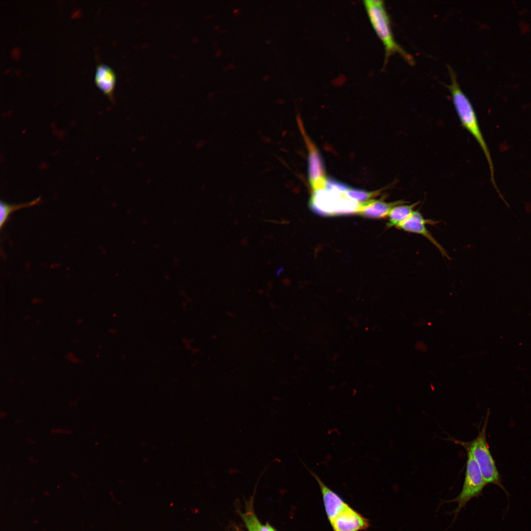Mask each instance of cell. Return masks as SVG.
<instances>
[{"label": "cell", "instance_id": "obj_1", "mask_svg": "<svg viewBox=\"0 0 531 531\" xmlns=\"http://www.w3.org/2000/svg\"><path fill=\"white\" fill-rule=\"evenodd\" d=\"M448 68L451 82L447 87L450 92L456 113L463 126L472 135L484 153L488 163L492 182L498 191L492 157L480 130L474 110L469 99L460 88L456 74L450 66Z\"/></svg>", "mask_w": 531, "mask_h": 531}, {"label": "cell", "instance_id": "obj_2", "mask_svg": "<svg viewBox=\"0 0 531 531\" xmlns=\"http://www.w3.org/2000/svg\"><path fill=\"white\" fill-rule=\"evenodd\" d=\"M363 4L370 23L384 46V63L385 64L391 55L397 53L406 62L411 65H413L414 59L412 56L397 43L394 38L389 16L386 11L384 1L364 0Z\"/></svg>", "mask_w": 531, "mask_h": 531}, {"label": "cell", "instance_id": "obj_3", "mask_svg": "<svg viewBox=\"0 0 531 531\" xmlns=\"http://www.w3.org/2000/svg\"><path fill=\"white\" fill-rule=\"evenodd\" d=\"M489 414V410H488L483 426L479 429L478 435L474 439L469 442H463L454 439H451V440L455 443L463 446L466 452L472 454L487 484H495L504 490L502 484L501 476L487 441L486 430Z\"/></svg>", "mask_w": 531, "mask_h": 531}, {"label": "cell", "instance_id": "obj_4", "mask_svg": "<svg viewBox=\"0 0 531 531\" xmlns=\"http://www.w3.org/2000/svg\"><path fill=\"white\" fill-rule=\"evenodd\" d=\"M360 204L326 189L313 191L309 201L311 209L324 216L358 213Z\"/></svg>", "mask_w": 531, "mask_h": 531}, {"label": "cell", "instance_id": "obj_5", "mask_svg": "<svg viewBox=\"0 0 531 531\" xmlns=\"http://www.w3.org/2000/svg\"><path fill=\"white\" fill-rule=\"evenodd\" d=\"M467 454L465 475L462 490L457 497L444 502H456L458 503L457 506L453 512L455 515L454 519L471 499L481 495L483 490L487 484L473 456L469 452H467Z\"/></svg>", "mask_w": 531, "mask_h": 531}, {"label": "cell", "instance_id": "obj_6", "mask_svg": "<svg viewBox=\"0 0 531 531\" xmlns=\"http://www.w3.org/2000/svg\"><path fill=\"white\" fill-rule=\"evenodd\" d=\"M439 222V221L425 218L419 210H415L410 217L397 228L406 232L422 235L435 246L442 256L450 259L444 248L433 237L426 227V225H435Z\"/></svg>", "mask_w": 531, "mask_h": 531}, {"label": "cell", "instance_id": "obj_7", "mask_svg": "<svg viewBox=\"0 0 531 531\" xmlns=\"http://www.w3.org/2000/svg\"><path fill=\"white\" fill-rule=\"evenodd\" d=\"M304 135V138L308 148V174L309 181L313 191L324 189L326 177L322 158L315 146L308 137Z\"/></svg>", "mask_w": 531, "mask_h": 531}, {"label": "cell", "instance_id": "obj_8", "mask_svg": "<svg viewBox=\"0 0 531 531\" xmlns=\"http://www.w3.org/2000/svg\"><path fill=\"white\" fill-rule=\"evenodd\" d=\"M330 524L334 531H360L369 526L368 520L349 505Z\"/></svg>", "mask_w": 531, "mask_h": 531}, {"label": "cell", "instance_id": "obj_9", "mask_svg": "<svg viewBox=\"0 0 531 531\" xmlns=\"http://www.w3.org/2000/svg\"><path fill=\"white\" fill-rule=\"evenodd\" d=\"M317 481L322 494L324 508L329 522L331 523L348 505L343 499L326 486L314 472L305 466Z\"/></svg>", "mask_w": 531, "mask_h": 531}, {"label": "cell", "instance_id": "obj_10", "mask_svg": "<svg viewBox=\"0 0 531 531\" xmlns=\"http://www.w3.org/2000/svg\"><path fill=\"white\" fill-rule=\"evenodd\" d=\"M409 203L404 200L392 202H385L383 199L371 200L361 203L357 214L368 218L380 219L387 217L391 209L395 206Z\"/></svg>", "mask_w": 531, "mask_h": 531}, {"label": "cell", "instance_id": "obj_11", "mask_svg": "<svg viewBox=\"0 0 531 531\" xmlns=\"http://www.w3.org/2000/svg\"><path fill=\"white\" fill-rule=\"evenodd\" d=\"M94 81L99 89L112 101L116 82L114 71L107 65L99 63L96 66Z\"/></svg>", "mask_w": 531, "mask_h": 531}, {"label": "cell", "instance_id": "obj_12", "mask_svg": "<svg viewBox=\"0 0 531 531\" xmlns=\"http://www.w3.org/2000/svg\"><path fill=\"white\" fill-rule=\"evenodd\" d=\"M420 202H416L411 205L405 204L394 206L387 216L386 227L389 228L395 227L397 228L410 217L414 210V208Z\"/></svg>", "mask_w": 531, "mask_h": 531}, {"label": "cell", "instance_id": "obj_13", "mask_svg": "<svg viewBox=\"0 0 531 531\" xmlns=\"http://www.w3.org/2000/svg\"><path fill=\"white\" fill-rule=\"evenodd\" d=\"M41 201V197H38L36 199L30 202L21 204L11 205L7 204L3 202H1L0 204V228L1 229L2 227L4 225L6 221L8 219L9 216L13 212L18 210L19 209L30 207L38 204Z\"/></svg>", "mask_w": 531, "mask_h": 531}, {"label": "cell", "instance_id": "obj_14", "mask_svg": "<svg viewBox=\"0 0 531 531\" xmlns=\"http://www.w3.org/2000/svg\"><path fill=\"white\" fill-rule=\"evenodd\" d=\"M381 190L367 191L364 190L350 188L343 195L355 202L363 203L371 200L380 194Z\"/></svg>", "mask_w": 531, "mask_h": 531}, {"label": "cell", "instance_id": "obj_15", "mask_svg": "<svg viewBox=\"0 0 531 531\" xmlns=\"http://www.w3.org/2000/svg\"><path fill=\"white\" fill-rule=\"evenodd\" d=\"M241 517L248 531H259L261 524L253 512L243 513Z\"/></svg>", "mask_w": 531, "mask_h": 531}, {"label": "cell", "instance_id": "obj_16", "mask_svg": "<svg viewBox=\"0 0 531 531\" xmlns=\"http://www.w3.org/2000/svg\"><path fill=\"white\" fill-rule=\"evenodd\" d=\"M350 187L347 185L342 182L332 178H327L324 189L339 194H343Z\"/></svg>", "mask_w": 531, "mask_h": 531}, {"label": "cell", "instance_id": "obj_17", "mask_svg": "<svg viewBox=\"0 0 531 531\" xmlns=\"http://www.w3.org/2000/svg\"><path fill=\"white\" fill-rule=\"evenodd\" d=\"M275 530L271 527L268 523L265 525H261L259 529V531H274Z\"/></svg>", "mask_w": 531, "mask_h": 531}, {"label": "cell", "instance_id": "obj_18", "mask_svg": "<svg viewBox=\"0 0 531 531\" xmlns=\"http://www.w3.org/2000/svg\"><path fill=\"white\" fill-rule=\"evenodd\" d=\"M274 531H276L275 530Z\"/></svg>", "mask_w": 531, "mask_h": 531}]
</instances>
